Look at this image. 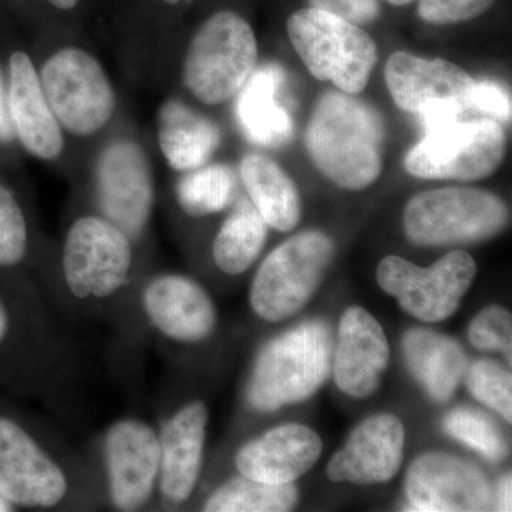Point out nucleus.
<instances>
[{"mask_svg":"<svg viewBox=\"0 0 512 512\" xmlns=\"http://www.w3.org/2000/svg\"><path fill=\"white\" fill-rule=\"evenodd\" d=\"M384 126L373 107L348 93H326L316 103L305 146L316 168L350 191L375 184L383 170Z\"/></svg>","mask_w":512,"mask_h":512,"instance_id":"nucleus-1","label":"nucleus"},{"mask_svg":"<svg viewBox=\"0 0 512 512\" xmlns=\"http://www.w3.org/2000/svg\"><path fill=\"white\" fill-rule=\"evenodd\" d=\"M332 349V333L320 320H309L266 343L249 377V406L274 412L311 397L328 379Z\"/></svg>","mask_w":512,"mask_h":512,"instance_id":"nucleus-2","label":"nucleus"},{"mask_svg":"<svg viewBox=\"0 0 512 512\" xmlns=\"http://www.w3.org/2000/svg\"><path fill=\"white\" fill-rule=\"evenodd\" d=\"M288 35L313 77L335 84L340 92L365 90L377 63L369 33L348 20L318 9H302L288 19Z\"/></svg>","mask_w":512,"mask_h":512,"instance_id":"nucleus-3","label":"nucleus"},{"mask_svg":"<svg viewBox=\"0 0 512 512\" xmlns=\"http://www.w3.org/2000/svg\"><path fill=\"white\" fill-rule=\"evenodd\" d=\"M134 242L101 215H84L67 231L62 249L64 289L82 303L113 301L130 284Z\"/></svg>","mask_w":512,"mask_h":512,"instance_id":"nucleus-4","label":"nucleus"},{"mask_svg":"<svg viewBox=\"0 0 512 512\" xmlns=\"http://www.w3.org/2000/svg\"><path fill=\"white\" fill-rule=\"evenodd\" d=\"M258 43L237 13H215L195 33L184 62V82L198 100L220 104L237 96L255 72Z\"/></svg>","mask_w":512,"mask_h":512,"instance_id":"nucleus-5","label":"nucleus"},{"mask_svg":"<svg viewBox=\"0 0 512 512\" xmlns=\"http://www.w3.org/2000/svg\"><path fill=\"white\" fill-rule=\"evenodd\" d=\"M508 224L507 205L498 195L471 187L420 192L407 202L403 228L421 247L484 241Z\"/></svg>","mask_w":512,"mask_h":512,"instance_id":"nucleus-6","label":"nucleus"},{"mask_svg":"<svg viewBox=\"0 0 512 512\" xmlns=\"http://www.w3.org/2000/svg\"><path fill=\"white\" fill-rule=\"evenodd\" d=\"M505 151L507 137L500 121L457 117L427 128L404 158V168L424 180H483L498 170Z\"/></svg>","mask_w":512,"mask_h":512,"instance_id":"nucleus-7","label":"nucleus"},{"mask_svg":"<svg viewBox=\"0 0 512 512\" xmlns=\"http://www.w3.org/2000/svg\"><path fill=\"white\" fill-rule=\"evenodd\" d=\"M335 255L332 239L319 231L295 235L259 266L249 291L256 316L282 322L301 311L319 288Z\"/></svg>","mask_w":512,"mask_h":512,"instance_id":"nucleus-8","label":"nucleus"},{"mask_svg":"<svg viewBox=\"0 0 512 512\" xmlns=\"http://www.w3.org/2000/svg\"><path fill=\"white\" fill-rule=\"evenodd\" d=\"M72 494L63 461L18 417L0 412V495L16 510H53Z\"/></svg>","mask_w":512,"mask_h":512,"instance_id":"nucleus-9","label":"nucleus"},{"mask_svg":"<svg viewBox=\"0 0 512 512\" xmlns=\"http://www.w3.org/2000/svg\"><path fill=\"white\" fill-rule=\"evenodd\" d=\"M39 79L57 121L76 136L97 133L116 110L109 77L101 64L79 47H66L47 59Z\"/></svg>","mask_w":512,"mask_h":512,"instance_id":"nucleus-10","label":"nucleus"},{"mask_svg":"<svg viewBox=\"0 0 512 512\" xmlns=\"http://www.w3.org/2000/svg\"><path fill=\"white\" fill-rule=\"evenodd\" d=\"M476 274V261L464 251L450 252L429 268L390 255L377 268V284L399 301L403 311L434 323L454 315Z\"/></svg>","mask_w":512,"mask_h":512,"instance_id":"nucleus-11","label":"nucleus"},{"mask_svg":"<svg viewBox=\"0 0 512 512\" xmlns=\"http://www.w3.org/2000/svg\"><path fill=\"white\" fill-rule=\"evenodd\" d=\"M384 79L394 103L417 114L430 128L471 109L476 80L457 64L396 52L387 60Z\"/></svg>","mask_w":512,"mask_h":512,"instance_id":"nucleus-12","label":"nucleus"},{"mask_svg":"<svg viewBox=\"0 0 512 512\" xmlns=\"http://www.w3.org/2000/svg\"><path fill=\"white\" fill-rule=\"evenodd\" d=\"M104 480L114 510H143L157 494L160 437L153 424L123 417L107 427L101 440Z\"/></svg>","mask_w":512,"mask_h":512,"instance_id":"nucleus-13","label":"nucleus"},{"mask_svg":"<svg viewBox=\"0 0 512 512\" xmlns=\"http://www.w3.org/2000/svg\"><path fill=\"white\" fill-rule=\"evenodd\" d=\"M96 202L100 215L133 242L143 237L154 205L150 163L133 141L104 148L96 167Z\"/></svg>","mask_w":512,"mask_h":512,"instance_id":"nucleus-14","label":"nucleus"},{"mask_svg":"<svg viewBox=\"0 0 512 512\" xmlns=\"http://www.w3.org/2000/svg\"><path fill=\"white\" fill-rule=\"evenodd\" d=\"M138 302L150 328L177 345H198L217 328L218 312L210 293L187 275L151 276L141 286Z\"/></svg>","mask_w":512,"mask_h":512,"instance_id":"nucleus-15","label":"nucleus"},{"mask_svg":"<svg viewBox=\"0 0 512 512\" xmlns=\"http://www.w3.org/2000/svg\"><path fill=\"white\" fill-rule=\"evenodd\" d=\"M413 511L490 510L493 491L480 468L447 453H426L413 461L406 478Z\"/></svg>","mask_w":512,"mask_h":512,"instance_id":"nucleus-16","label":"nucleus"},{"mask_svg":"<svg viewBox=\"0 0 512 512\" xmlns=\"http://www.w3.org/2000/svg\"><path fill=\"white\" fill-rule=\"evenodd\" d=\"M208 420L207 404L192 400L178 407L158 429L161 457L157 494L164 504L178 507L194 494L204 461Z\"/></svg>","mask_w":512,"mask_h":512,"instance_id":"nucleus-17","label":"nucleus"},{"mask_svg":"<svg viewBox=\"0 0 512 512\" xmlns=\"http://www.w3.org/2000/svg\"><path fill=\"white\" fill-rule=\"evenodd\" d=\"M404 436L399 417H369L352 431L345 447L329 461L328 477L335 483H387L402 467Z\"/></svg>","mask_w":512,"mask_h":512,"instance_id":"nucleus-18","label":"nucleus"},{"mask_svg":"<svg viewBox=\"0 0 512 512\" xmlns=\"http://www.w3.org/2000/svg\"><path fill=\"white\" fill-rule=\"evenodd\" d=\"M390 359L382 325L366 309L353 306L340 319L333 373L343 393L365 399L376 392Z\"/></svg>","mask_w":512,"mask_h":512,"instance_id":"nucleus-19","label":"nucleus"},{"mask_svg":"<svg viewBox=\"0 0 512 512\" xmlns=\"http://www.w3.org/2000/svg\"><path fill=\"white\" fill-rule=\"evenodd\" d=\"M322 448L318 433L308 426L284 424L242 446L235 467L251 480L291 484L315 466Z\"/></svg>","mask_w":512,"mask_h":512,"instance_id":"nucleus-20","label":"nucleus"},{"mask_svg":"<svg viewBox=\"0 0 512 512\" xmlns=\"http://www.w3.org/2000/svg\"><path fill=\"white\" fill-rule=\"evenodd\" d=\"M9 77V116L16 136L32 156L55 160L63 151L62 128L26 53L10 56Z\"/></svg>","mask_w":512,"mask_h":512,"instance_id":"nucleus-21","label":"nucleus"},{"mask_svg":"<svg viewBox=\"0 0 512 512\" xmlns=\"http://www.w3.org/2000/svg\"><path fill=\"white\" fill-rule=\"evenodd\" d=\"M285 73L276 64H265L251 74L237 101V116L252 143L278 147L293 136V121L285 106Z\"/></svg>","mask_w":512,"mask_h":512,"instance_id":"nucleus-22","label":"nucleus"},{"mask_svg":"<svg viewBox=\"0 0 512 512\" xmlns=\"http://www.w3.org/2000/svg\"><path fill=\"white\" fill-rule=\"evenodd\" d=\"M406 365L434 402L453 397L466 373V355L456 340L429 329H412L404 335Z\"/></svg>","mask_w":512,"mask_h":512,"instance_id":"nucleus-23","label":"nucleus"},{"mask_svg":"<svg viewBox=\"0 0 512 512\" xmlns=\"http://www.w3.org/2000/svg\"><path fill=\"white\" fill-rule=\"evenodd\" d=\"M158 121V143L174 170L187 173L200 168L220 147V127L180 101L165 103Z\"/></svg>","mask_w":512,"mask_h":512,"instance_id":"nucleus-24","label":"nucleus"},{"mask_svg":"<svg viewBox=\"0 0 512 512\" xmlns=\"http://www.w3.org/2000/svg\"><path fill=\"white\" fill-rule=\"evenodd\" d=\"M241 178L266 225L282 232L298 225L301 197L289 175L275 161L261 154H248L241 163Z\"/></svg>","mask_w":512,"mask_h":512,"instance_id":"nucleus-25","label":"nucleus"},{"mask_svg":"<svg viewBox=\"0 0 512 512\" xmlns=\"http://www.w3.org/2000/svg\"><path fill=\"white\" fill-rule=\"evenodd\" d=\"M268 229L252 202L239 200L221 225L212 245V258L222 274L248 271L265 247Z\"/></svg>","mask_w":512,"mask_h":512,"instance_id":"nucleus-26","label":"nucleus"},{"mask_svg":"<svg viewBox=\"0 0 512 512\" xmlns=\"http://www.w3.org/2000/svg\"><path fill=\"white\" fill-rule=\"evenodd\" d=\"M295 485L268 484L244 476L234 477L207 498L208 512H285L298 504Z\"/></svg>","mask_w":512,"mask_h":512,"instance_id":"nucleus-27","label":"nucleus"},{"mask_svg":"<svg viewBox=\"0 0 512 512\" xmlns=\"http://www.w3.org/2000/svg\"><path fill=\"white\" fill-rule=\"evenodd\" d=\"M237 178L225 165H207L187 171L175 188L181 210L192 218L224 211L234 201Z\"/></svg>","mask_w":512,"mask_h":512,"instance_id":"nucleus-28","label":"nucleus"},{"mask_svg":"<svg viewBox=\"0 0 512 512\" xmlns=\"http://www.w3.org/2000/svg\"><path fill=\"white\" fill-rule=\"evenodd\" d=\"M443 426L448 436L473 448L491 463H500L507 456V444L497 424L477 410L454 409L447 414Z\"/></svg>","mask_w":512,"mask_h":512,"instance_id":"nucleus-29","label":"nucleus"},{"mask_svg":"<svg viewBox=\"0 0 512 512\" xmlns=\"http://www.w3.org/2000/svg\"><path fill=\"white\" fill-rule=\"evenodd\" d=\"M467 387L474 397L512 421L511 373L491 360H478L467 372Z\"/></svg>","mask_w":512,"mask_h":512,"instance_id":"nucleus-30","label":"nucleus"},{"mask_svg":"<svg viewBox=\"0 0 512 512\" xmlns=\"http://www.w3.org/2000/svg\"><path fill=\"white\" fill-rule=\"evenodd\" d=\"M29 229L15 195L0 184V268H16L25 261Z\"/></svg>","mask_w":512,"mask_h":512,"instance_id":"nucleus-31","label":"nucleus"},{"mask_svg":"<svg viewBox=\"0 0 512 512\" xmlns=\"http://www.w3.org/2000/svg\"><path fill=\"white\" fill-rule=\"evenodd\" d=\"M468 340L474 348L480 350H500L507 357L508 363H511V313L501 306H488L471 322Z\"/></svg>","mask_w":512,"mask_h":512,"instance_id":"nucleus-32","label":"nucleus"},{"mask_svg":"<svg viewBox=\"0 0 512 512\" xmlns=\"http://www.w3.org/2000/svg\"><path fill=\"white\" fill-rule=\"evenodd\" d=\"M494 0H420L419 15L434 25L466 22L483 15Z\"/></svg>","mask_w":512,"mask_h":512,"instance_id":"nucleus-33","label":"nucleus"},{"mask_svg":"<svg viewBox=\"0 0 512 512\" xmlns=\"http://www.w3.org/2000/svg\"><path fill=\"white\" fill-rule=\"evenodd\" d=\"M471 109H478L494 120L510 123L511 96L501 84L481 80L474 82L471 93Z\"/></svg>","mask_w":512,"mask_h":512,"instance_id":"nucleus-34","label":"nucleus"},{"mask_svg":"<svg viewBox=\"0 0 512 512\" xmlns=\"http://www.w3.org/2000/svg\"><path fill=\"white\" fill-rule=\"evenodd\" d=\"M311 8L338 16L357 26L369 25L380 16L379 0H311Z\"/></svg>","mask_w":512,"mask_h":512,"instance_id":"nucleus-35","label":"nucleus"},{"mask_svg":"<svg viewBox=\"0 0 512 512\" xmlns=\"http://www.w3.org/2000/svg\"><path fill=\"white\" fill-rule=\"evenodd\" d=\"M18 332L15 315L8 302L0 296V350L5 349L12 342L13 336Z\"/></svg>","mask_w":512,"mask_h":512,"instance_id":"nucleus-36","label":"nucleus"},{"mask_svg":"<svg viewBox=\"0 0 512 512\" xmlns=\"http://www.w3.org/2000/svg\"><path fill=\"white\" fill-rule=\"evenodd\" d=\"M12 137V121H10L9 111L6 109L5 99H3L2 87H0V141L8 143Z\"/></svg>","mask_w":512,"mask_h":512,"instance_id":"nucleus-37","label":"nucleus"},{"mask_svg":"<svg viewBox=\"0 0 512 512\" xmlns=\"http://www.w3.org/2000/svg\"><path fill=\"white\" fill-rule=\"evenodd\" d=\"M511 474L504 476L498 485V507L501 511H511Z\"/></svg>","mask_w":512,"mask_h":512,"instance_id":"nucleus-38","label":"nucleus"},{"mask_svg":"<svg viewBox=\"0 0 512 512\" xmlns=\"http://www.w3.org/2000/svg\"><path fill=\"white\" fill-rule=\"evenodd\" d=\"M57 9L70 10L79 5L80 0H47Z\"/></svg>","mask_w":512,"mask_h":512,"instance_id":"nucleus-39","label":"nucleus"},{"mask_svg":"<svg viewBox=\"0 0 512 512\" xmlns=\"http://www.w3.org/2000/svg\"><path fill=\"white\" fill-rule=\"evenodd\" d=\"M16 511V508L13 507L12 504L9 503V501H6L5 498L0 495V512H12Z\"/></svg>","mask_w":512,"mask_h":512,"instance_id":"nucleus-40","label":"nucleus"},{"mask_svg":"<svg viewBox=\"0 0 512 512\" xmlns=\"http://www.w3.org/2000/svg\"><path fill=\"white\" fill-rule=\"evenodd\" d=\"M384 2L390 3V5L394 6H404L409 5V3H412L413 0H384Z\"/></svg>","mask_w":512,"mask_h":512,"instance_id":"nucleus-41","label":"nucleus"},{"mask_svg":"<svg viewBox=\"0 0 512 512\" xmlns=\"http://www.w3.org/2000/svg\"><path fill=\"white\" fill-rule=\"evenodd\" d=\"M165 3H170V5H175V3L181 2V0H164Z\"/></svg>","mask_w":512,"mask_h":512,"instance_id":"nucleus-42","label":"nucleus"}]
</instances>
